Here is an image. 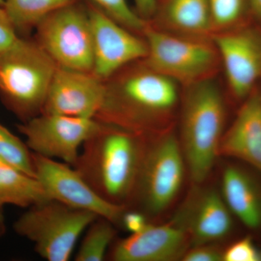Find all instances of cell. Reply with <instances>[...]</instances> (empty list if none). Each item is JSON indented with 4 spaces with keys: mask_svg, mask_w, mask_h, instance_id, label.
Returning <instances> with one entry per match:
<instances>
[{
    "mask_svg": "<svg viewBox=\"0 0 261 261\" xmlns=\"http://www.w3.org/2000/svg\"><path fill=\"white\" fill-rule=\"evenodd\" d=\"M224 261H261V251L250 237L231 244L223 252Z\"/></svg>",
    "mask_w": 261,
    "mask_h": 261,
    "instance_id": "25",
    "label": "cell"
},
{
    "mask_svg": "<svg viewBox=\"0 0 261 261\" xmlns=\"http://www.w3.org/2000/svg\"><path fill=\"white\" fill-rule=\"evenodd\" d=\"M51 200L36 177L0 161V207H30Z\"/></svg>",
    "mask_w": 261,
    "mask_h": 261,
    "instance_id": "19",
    "label": "cell"
},
{
    "mask_svg": "<svg viewBox=\"0 0 261 261\" xmlns=\"http://www.w3.org/2000/svg\"><path fill=\"white\" fill-rule=\"evenodd\" d=\"M6 231V226H5V221L4 215L3 212V207H0V238L4 235Z\"/></svg>",
    "mask_w": 261,
    "mask_h": 261,
    "instance_id": "31",
    "label": "cell"
},
{
    "mask_svg": "<svg viewBox=\"0 0 261 261\" xmlns=\"http://www.w3.org/2000/svg\"><path fill=\"white\" fill-rule=\"evenodd\" d=\"M95 118L41 113L18 124V132L34 153L61 159L73 166L84 142L102 126Z\"/></svg>",
    "mask_w": 261,
    "mask_h": 261,
    "instance_id": "9",
    "label": "cell"
},
{
    "mask_svg": "<svg viewBox=\"0 0 261 261\" xmlns=\"http://www.w3.org/2000/svg\"><path fill=\"white\" fill-rule=\"evenodd\" d=\"M181 98L179 143L190 177L205 181L211 172L224 135L226 111L224 96L214 78L185 87Z\"/></svg>",
    "mask_w": 261,
    "mask_h": 261,
    "instance_id": "3",
    "label": "cell"
},
{
    "mask_svg": "<svg viewBox=\"0 0 261 261\" xmlns=\"http://www.w3.org/2000/svg\"><path fill=\"white\" fill-rule=\"evenodd\" d=\"M251 18L261 24V0H248Z\"/></svg>",
    "mask_w": 261,
    "mask_h": 261,
    "instance_id": "30",
    "label": "cell"
},
{
    "mask_svg": "<svg viewBox=\"0 0 261 261\" xmlns=\"http://www.w3.org/2000/svg\"><path fill=\"white\" fill-rule=\"evenodd\" d=\"M0 161L36 177L32 152L27 144L0 123Z\"/></svg>",
    "mask_w": 261,
    "mask_h": 261,
    "instance_id": "23",
    "label": "cell"
},
{
    "mask_svg": "<svg viewBox=\"0 0 261 261\" xmlns=\"http://www.w3.org/2000/svg\"><path fill=\"white\" fill-rule=\"evenodd\" d=\"M149 23L181 35L211 37L213 34L208 0H157Z\"/></svg>",
    "mask_w": 261,
    "mask_h": 261,
    "instance_id": "17",
    "label": "cell"
},
{
    "mask_svg": "<svg viewBox=\"0 0 261 261\" xmlns=\"http://www.w3.org/2000/svg\"><path fill=\"white\" fill-rule=\"evenodd\" d=\"M134 2L137 14L146 21H150L153 17L157 0H134Z\"/></svg>",
    "mask_w": 261,
    "mask_h": 261,
    "instance_id": "29",
    "label": "cell"
},
{
    "mask_svg": "<svg viewBox=\"0 0 261 261\" xmlns=\"http://www.w3.org/2000/svg\"><path fill=\"white\" fill-rule=\"evenodd\" d=\"M34 39L58 66L92 72V30L85 0L51 12L37 24Z\"/></svg>",
    "mask_w": 261,
    "mask_h": 261,
    "instance_id": "7",
    "label": "cell"
},
{
    "mask_svg": "<svg viewBox=\"0 0 261 261\" xmlns=\"http://www.w3.org/2000/svg\"><path fill=\"white\" fill-rule=\"evenodd\" d=\"M233 97L245 100L261 80V27L246 23L211 36Z\"/></svg>",
    "mask_w": 261,
    "mask_h": 261,
    "instance_id": "10",
    "label": "cell"
},
{
    "mask_svg": "<svg viewBox=\"0 0 261 261\" xmlns=\"http://www.w3.org/2000/svg\"><path fill=\"white\" fill-rule=\"evenodd\" d=\"M143 37L148 47L144 62L184 87L214 78L221 65L211 37H190L147 24Z\"/></svg>",
    "mask_w": 261,
    "mask_h": 261,
    "instance_id": "5",
    "label": "cell"
},
{
    "mask_svg": "<svg viewBox=\"0 0 261 261\" xmlns=\"http://www.w3.org/2000/svg\"><path fill=\"white\" fill-rule=\"evenodd\" d=\"M93 47L92 72L103 81L126 65L145 59L148 47L145 38L128 30L85 0Z\"/></svg>",
    "mask_w": 261,
    "mask_h": 261,
    "instance_id": "12",
    "label": "cell"
},
{
    "mask_svg": "<svg viewBox=\"0 0 261 261\" xmlns=\"http://www.w3.org/2000/svg\"><path fill=\"white\" fill-rule=\"evenodd\" d=\"M114 224L98 217L89 225L87 232L75 255L77 261H101L107 255L108 249L116 236Z\"/></svg>",
    "mask_w": 261,
    "mask_h": 261,
    "instance_id": "21",
    "label": "cell"
},
{
    "mask_svg": "<svg viewBox=\"0 0 261 261\" xmlns=\"http://www.w3.org/2000/svg\"><path fill=\"white\" fill-rule=\"evenodd\" d=\"M79 0H4L5 12L18 37H29L46 15Z\"/></svg>",
    "mask_w": 261,
    "mask_h": 261,
    "instance_id": "20",
    "label": "cell"
},
{
    "mask_svg": "<svg viewBox=\"0 0 261 261\" xmlns=\"http://www.w3.org/2000/svg\"><path fill=\"white\" fill-rule=\"evenodd\" d=\"M175 219L186 229L190 245L219 241L228 236L232 219L222 196L214 190L197 194Z\"/></svg>",
    "mask_w": 261,
    "mask_h": 261,
    "instance_id": "15",
    "label": "cell"
},
{
    "mask_svg": "<svg viewBox=\"0 0 261 261\" xmlns=\"http://www.w3.org/2000/svg\"><path fill=\"white\" fill-rule=\"evenodd\" d=\"M16 31L3 7H0V53L10 47L18 38Z\"/></svg>",
    "mask_w": 261,
    "mask_h": 261,
    "instance_id": "27",
    "label": "cell"
},
{
    "mask_svg": "<svg viewBox=\"0 0 261 261\" xmlns=\"http://www.w3.org/2000/svg\"><path fill=\"white\" fill-rule=\"evenodd\" d=\"M122 224L130 233H137L142 231L149 224L143 214L136 211L124 213L121 221Z\"/></svg>",
    "mask_w": 261,
    "mask_h": 261,
    "instance_id": "28",
    "label": "cell"
},
{
    "mask_svg": "<svg viewBox=\"0 0 261 261\" xmlns=\"http://www.w3.org/2000/svg\"><path fill=\"white\" fill-rule=\"evenodd\" d=\"M32 159L36 178L51 200L73 208L90 211L114 224L121 222L126 206L104 200L74 168L34 152Z\"/></svg>",
    "mask_w": 261,
    "mask_h": 261,
    "instance_id": "11",
    "label": "cell"
},
{
    "mask_svg": "<svg viewBox=\"0 0 261 261\" xmlns=\"http://www.w3.org/2000/svg\"><path fill=\"white\" fill-rule=\"evenodd\" d=\"M57 67L34 37H18L0 53V99L21 123L42 113Z\"/></svg>",
    "mask_w": 261,
    "mask_h": 261,
    "instance_id": "4",
    "label": "cell"
},
{
    "mask_svg": "<svg viewBox=\"0 0 261 261\" xmlns=\"http://www.w3.org/2000/svg\"><path fill=\"white\" fill-rule=\"evenodd\" d=\"M221 196L233 216L247 228L261 227V186L250 173L238 166L225 168Z\"/></svg>",
    "mask_w": 261,
    "mask_h": 261,
    "instance_id": "18",
    "label": "cell"
},
{
    "mask_svg": "<svg viewBox=\"0 0 261 261\" xmlns=\"http://www.w3.org/2000/svg\"><path fill=\"white\" fill-rule=\"evenodd\" d=\"M219 154L243 161L261 172V93L243 101L232 124L225 130Z\"/></svg>",
    "mask_w": 261,
    "mask_h": 261,
    "instance_id": "16",
    "label": "cell"
},
{
    "mask_svg": "<svg viewBox=\"0 0 261 261\" xmlns=\"http://www.w3.org/2000/svg\"><path fill=\"white\" fill-rule=\"evenodd\" d=\"M208 3L213 34L241 27L251 18L248 0H208Z\"/></svg>",
    "mask_w": 261,
    "mask_h": 261,
    "instance_id": "22",
    "label": "cell"
},
{
    "mask_svg": "<svg viewBox=\"0 0 261 261\" xmlns=\"http://www.w3.org/2000/svg\"><path fill=\"white\" fill-rule=\"evenodd\" d=\"M118 23L143 37L148 22L130 8L127 0H88Z\"/></svg>",
    "mask_w": 261,
    "mask_h": 261,
    "instance_id": "24",
    "label": "cell"
},
{
    "mask_svg": "<svg viewBox=\"0 0 261 261\" xmlns=\"http://www.w3.org/2000/svg\"><path fill=\"white\" fill-rule=\"evenodd\" d=\"M4 6V0H0V7Z\"/></svg>",
    "mask_w": 261,
    "mask_h": 261,
    "instance_id": "32",
    "label": "cell"
},
{
    "mask_svg": "<svg viewBox=\"0 0 261 261\" xmlns=\"http://www.w3.org/2000/svg\"><path fill=\"white\" fill-rule=\"evenodd\" d=\"M145 135V150L132 197L137 195L145 211L156 215L167 209L178 195L186 163L173 134H164L154 140Z\"/></svg>",
    "mask_w": 261,
    "mask_h": 261,
    "instance_id": "8",
    "label": "cell"
},
{
    "mask_svg": "<svg viewBox=\"0 0 261 261\" xmlns=\"http://www.w3.org/2000/svg\"><path fill=\"white\" fill-rule=\"evenodd\" d=\"M190 245L184 226L174 219L149 224L142 231L117 242L106 257L114 261H171L182 258Z\"/></svg>",
    "mask_w": 261,
    "mask_h": 261,
    "instance_id": "14",
    "label": "cell"
},
{
    "mask_svg": "<svg viewBox=\"0 0 261 261\" xmlns=\"http://www.w3.org/2000/svg\"><path fill=\"white\" fill-rule=\"evenodd\" d=\"M104 100L95 119L141 135L157 134L181 100L180 84L143 60L105 81Z\"/></svg>",
    "mask_w": 261,
    "mask_h": 261,
    "instance_id": "1",
    "label": "cell"
},
{
    "mask_svg": "<svg viewBox=\"0 0 261 261\" xmlns=\"http://www.w3.org/2000/svg\"><path fill=\"white\" fill-rule=\"evenodd\" d=\"M184 261H222L223 251L212 243L195 245L189 248L182 257Z\"/></svg>",
    "mask_w": 261,
    "mask_h": 261,
    "instance_id": "26",
    "label": "cell"
},
{
    "mask_svg": "<svg viewBox=\"0 0 261 261\" xmlns=\"http://www.w3.org/2000/svg\"><path fill=\"white\" fill-rule=\"evenodd\" d=\"M145 146V135L102 123L84 142L73 167L104 200L126 206L135 190Z\"/></svg>",
    "mask_w": 261,
    "mask_h": 261,
    "instance_id": "2",
    "label": "cell"
},
{
    "mask_svg": "<svg viewBox=\"0 0 261 261\" xmlns=\"http://www.w3.org/2000/svg\"><path fill=\"white\" fill-rule=\"evenodd\" d=\"M105 81L93 72L57 67L42 113L94 118L104 100Z\"/></svg>",
    "mask_w": 261,
    "mask_h": 261,
    "instance_id": "13",
    "label": "cell"
},
{
    "mask_svg": "<svg viewBox=\"0 0 261 261\" xmlns=\"http://www.w3.org/2000/svg\"><path fill=\"white\" fill-rule=\"evenodd\" d=\"M98 217L90 211L49 200L29 207L13 228L18 235L34 243L35 251L43 258L67 261L80 235Z\"/></svg>",
    "mask_w": 261,
    "mask_h": 261,
    "instance_id": "6",
    "label": "cell"
}]
</instances>
